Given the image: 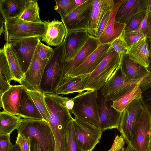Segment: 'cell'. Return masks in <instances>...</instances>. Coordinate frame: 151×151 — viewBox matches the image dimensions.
<instances>
[{
	"label": "cell",
	"instance_id": "obj_35",
	"mask_svg": "<svg viewBox=\"0 0 151 151\" xmlns=\"http://www.w3.org/2000/svg\"><path fill=\"white\" fill-rule=\"evenodd\" d=\"M121 37L126 42L128 49L139 41L145 37L141 32L137 31H124Z\"/></svg>",
	"mask_w": 151,
	"mask_h": 151
},
{
	"label": "cell",
	"instance_id": "obj_2",
	"mask_svg": "<svg viewBox=\"0 0 151 151\" xmlns=\"http://www.w3.org/2000/svg\"><path fill=\"white\" fill-rule=\"evenodd\" d=\"M98 91H86L78 93L73 98L74 105L70 112L74 115L75 119L85 122L100 128Z\"/></svg>",
	"mask_w": 151,
	"mask_h": 151
},
{
	"label": "cell",
	"instance_id": "obj_48",
	"mask_svg": "<svg viewBox=\"0 0 151 151\" xmlns=\"http://www.w3.org/2000/svg\"><path fill=\"white\" fill-rule=\"evenodd\" d=\"M147 41L149 45V64L147 68L149 72L151 73V40L147 39Z\"/></svg>",
	"mask_w": 151,
	"mask_h": 151
},
{
	"label": "cell",
	"instance_id": "obj_25",
	"mask_svg": "<svg viewBox=\"0 0 151 151\" xmlns=\"http://www.w3.org/2000/svg\"><path fill=\"white\" fill-rule=\"evenodd\" d=\"M27 0H0L1 14L5 20L19 17L25 9Z\"/></svg>",
	"mask_w": 151,
	"mask_h": 151
},
{
	"label": "cell",
	"instance_id": "obj_39",
	"mask_svg": "<svg viewBox=\"0 0 151 151\" xmlns=\"http://www.w3.org/2000/svg\"><path fill=\"white\" fill-rule=\"evenodd\" d=\"M15 144L18 145L22 151H30L31 138L22 133H18Z\"/></svg>",
	"mask_w": 151,
	"mask_h": 151
},
{
	"label": "cell",
	"instance_id": "obj_37",
	"mask_svg": "<svg viewBox=\"0 0 151 151\" xmlns=\"http://www.w3.org/2000/svg\"><path fill=\"white\" fill-rule=\"evenodd\" d=\"M135 31L141 32L145 37L151 40V15L148 10L141 24Z\"/></svg>",
	"mask_w": 151,
	"mask_h": 151
},
{
	"label": "cell",
	"instance_id": "obj_31",
	"mask_svg": "<svg viewBox=\"0 0 151 151\" xmlns=\"http://www.w3.org/2000/svg\"><path fill=\"white\" fill-rule=\"evenodd\" d=\"M39 10L37 1L27 0L24 11L19 18L28 22L42 23L40 17Z\"/></svg>",
	"mask_w": 151,
	"mask_h": 151
},
{
	"label": "cell",
	"instance_id": "obj_45",
	"mask_svg": "<svg viewBox=\"0 0 151 151\" xmlns=\"http://www.w3.org/2000/svg\"><path fill=\"white\" fill-rule=\"evenodd\" d=\"M12 86L4 76L0 73V97L11 88Z\"/></svg>",
	"mask_w": 151,
	"mask_h": 151
},
{
	"label": "cell",
	"instance_id": "obj_34",
	"mask_svg": "<svg viewBox=\"0 0 151 151\" xmlns=\"http://www.w3.org/2000/svg\"><path fill=\"white\" fill-rule=\"evenodd\" d=\"M0 73L4 76L10 83L11 80H14L3 48L0 50Z\"/></svg>",
	"mask_w": 151,
	"mask_h": 151
},
{
	"label": "cell",
	"instance_id": "obj_7",
	"mask_svg": "<svg viewBox=\"0 0 151 151\" xmlns=\"http://www.w3.org/2000/svg\"><path fill=\"white\" fill-rule=\"evenodd\" d=\"M78 144L82 151H92L99 142L103 132L98 127L80 119L73 120Z\"/></svg>",
	"mask_w": 151,
	"mask_h": 151
},
{
	"label": "cell",
	"instance_id": "obj_26",
	"mask_svg": "<svg viewBox=\"0 0 151 151\" xmlns=\"http://www.w3.org/2000/svg\"><path fill=\"white\" fill-rule=\"evenodd\" d=\"M127 53L134 60L146 68L149 64V47L145 37L128 48Z\"/></svg>",
	"mask_w": 151,
	"mask_h": 151
},
{
	"label": "cell",
	"instance_id": "obj_42",
	"mask_svg": "<svg viewBox=\"0 0 151 151\" xmlns=\"http://www.w3.org/2000/svg\"><path fill=\"white\" fill-rule=\"evenodd\" d=\"M113 8L107 12L101 22L98 28L95 36V37L97 38L98 39L100 37L106 27Z\"/></svg>",
	"mask_w": 151,
	"mask_h": 151
},
{
	"label": "cell",
	"instance_id": "obj_29",
	"mask_svg": "<svg viewBox=\"0 0 151 151\" xmlns=\"http://www.w3.org/2000/svg\"><path fill=\"white\" fill-rule=\"evenodd\" d=\"M22 118L4 111L0 112V134H10L17 129Z\"/></svg>",
	"mask_w": 151,
	"mask_h": 151
},
{
	"label": "cell",
	"instance_id": "obj_38",
	"mask_svg": "<svg viewBox=\"0 0 151 151\" xmlns=\"http://www.w3.org/2000/svg\"><path fill=\"white\" fill-rule=\"evenodd\" d=\"M39 40L37 47V54L40 58L44 61H48L51 57L53 51V49L45 45Z\"/></svg>",
	"mask_w": 151,
	"mask_h": 151
},
{
	"label": "cell",
	"instance_id": "obj_54",
	"mask_svg": "<svg viewBox=\"0 0 151 151\" xmlns=\"http://www.w3.org/2000/svg\"><path fill=\"white\" fill-rule=\"evenodd\" d=\"M149 149V151H151V124Z\"/></svg>",
	"mask_w": 151,
	"mask_h": 151
},
{
	"label": "cell",
	"instance_id": "obj_13",
	"mask_svg": "<svg viewBox=\"0 0 151 151\" xmlns=\"http://www.w3.org/2000/svg\"><path fill=\"white\" fill-rule=\"evenodd\" d=\"M89 35L87 29L67 32L64 40L63 62H67L76 56L85 44Z\"/></svg>",
	"mask_w": 151,
	"mask_h": 151
},
{
	"label": "cell",
	"instance_id": "obj_19",
	"mask_svg": "<svg viewBox=\"0 0 151 151\" xmlns=\"http://www.w3.org/2000/svg\"><path fill=\"white\" fill-rule=\"evenodd\" d=\"M98 39L89 35L85 44L76 56L64 63V76H65L80 65L99 46Z\"/></svg>",
	"mask_w": 151,
	"mask_h": 151
},
{
	"label": "cell",
	"instance_id": "obj_47",
	"mask_svg": "<svg viewBox=\"0 0 151 151\" xmlns=\"http://www.w3.org/2000/svg\"><path fill=\"white\" fill-rule=\"evenodd\" d=\"M65 103L66 107L70 112L73 109L74 105V101L73 98L70 99L66 97Z\"/></svg>",
	"mask_w": 151,
	"mask_h": 151
},
{
	"label": "cell",
	"instance_id": "obj_16",
	"mask_svg": "<svg viewBox=\"0 0 151 151\" xmlns=\"http://www.w3.org/2000/svg\"><path fill=\"white\" fill-rule=\"evenodd\" d=\"M126 1L115 0L114 6L107 25L98 38L100 45L111 43L122 36L126 25L117 22L115 17L119 9Z\"/></svg>",
	"mask_w": 151,
	"mask_h": 151
},
{
	"label": "cell",
	"instance_id": "obj_46",
	"mask_svg": "<svg viewBox=\"0 0 151 151\" xmlns=\"http://www.w3.org/2000/svg\"><path fill=\"white\" fill-rule=\"evenodd\" d=\"M30 138V151H45L35 139L31 137Z\"/></svg>",
	"mask_w": 151,
	"mask_h": 151
},
{
	"label": "cell",
	"instance_id": "obj_40",
	"mask_svg": "<svg viewBox=\"0 0 151 151\" xmlns=\"http://www.w3.org/2000/svg\"><path fill=\"white\" fill-rule=\"evenodd\" d=\"M111 47L122 56L127 53L128 47L121 36L111 43Z\"/></svg>",
	"mask_w": 151,
	"mask_h": 151
},
{
	"label": "cell",
	"instance_id": "obj_10",
	"mask_svg": "<svg viewBox=\"0 0 151 151\" xmlns=\"http://www.w3.org/2000/svg\"><path fill=\"white\" fill-rule=\"evenodd\" d=\"M142 107L140 99H136L131 102L122 113L118 129L127 144H129L133 135Z\"/></svg>",
	"mask_w": 151,
	"mask_h": 151
},
{
	"label": "cell",
	"instance_id": "obj_8",
	"mask_svg": "<svg viewBox=\"0 0 151 151\" xmlns=\"http://www.w3.org/2000/svg\"><path fill=\"white\" fill-rule=\"evenodd\" d=\"M151 124V115L143 106L129 144L135 151H149Z\"/></svg>",
	"mask_w": 151,
	"mask_h": 151
},
{
	"label": "cell",
	"instance_id": "obj_22",
	"mask_svg": "<svg viewBox=\"0 0 151 151\" xmlns=\"http://www.w3.org/2000/svg\"><path fill=\"white\" fill-rule=\"evenodd\" d=\"M120 65L125 77L129 80L141 79L149 73L146 67L133 59L127 53L122 56Z\"/></svg>",
	"mask_w": 151,
	"mask_h": 151
},
{
	"label": "cell",
	"instance_id": "obj_30",
	"mask_svg": "<svg viewBox=\"0 0 151 151\" xmlns=\"http://www.w3.org/2000/svg\"><path fill=\"white\" fill-rule=\"evenodd\" d=\"M24 88L34 102L44 120L49 124L50 114L45 100V94L39 90H31Z\"/></svg>",
	"mask_w": 151,
	"mask_h": 151
},
{
	"label": "cell",
	"instance_id": "obj_52",
	"mask_svg": "<svg viewBox=\"0 0 151 151\" xmlns=\"http://www.w3.org/2000/svg\"><path fill=\"white\" fill-rule=\"evenodd\" d=\"M125 151H135L134 149L129 144L125 148Z\"/></svg>",
	"mask_w": 151,
	"mask_h": 151
},
{
	"label": "cell",
	"instance_id": "obj_50",
	"mask_svg": "<svg viewBox=\"0 0 151 151\" xmlns=\"http://www.w3.org/2000/svg\"><path fill=\"white\" fill-rule=\"evenodd\" d=\"M10 151H22L19 146L15 144L13 145Z\"/></svg>",
	"mask_w": 151,
	"mask_h": 151
},
{
	"label": "cell",
	"instance_id": "obj_11",
	"mask_svg": "<svg viewBox=\"0 0 151 151\" xmlns=\"http://www.w3.org/2000/svg\"><path fill=\"white\" fill-rule=\"evenodd\" d=\"M41 38L31 37L9 42L15 53L24 74L29 68Z\"/></svg>",
	"mask_w": 151,
	"mask_h": 151
},
{
	"label": "cell",
	"instance_id": "obj_36",
	"mask_svg": "<svg viewBox=\"0 0 151 151\" xmlns=\"http://www.w3.org/2000/svg\"><path fill=\"white\" fill-rule=\"evenodd\" d=\"M147 11L141 12L132 17L126 24L124 31H135L141 24Z\"/></svg>",
	"mask_w": 151,
	"mask_h": 151
},
{
	"label": "cell",
	"instance_id": "obj_1",
	"mask_svg": "<svg viewBox=\"0 0 151 151\" xmlns=\"http://www.w3.org/2000/svg\"><path fill=\"white\" fill-rule=\"evenodd\" d=\"M64 42L53 49L52 55L44 69L39 86L44 93H56L64 77V63L62 61Z\"/></svg>",
	"mask_w": 151,
	"mask_h": 151
},
{
	"label": "cell",
	"instance_id": "obj_17",
	"mask_svg": "<svg viewBox=\"0 0 151 151\" xmlns=\"http://www.w3.org/2000/svg\"><path fill=\"white\" fill-rule=\"evenodd\" d=\"M114 0H93L87 30L89 34L95 37L99 25L107 12L112 9Z\"/></svg>",
	"mask_w": 151,
	"mask_h": 151
},
{
	"label": "cell",
	"instance_id": "obj_20",
	"mask_svg": "<svg viewBox=\"0 0 151 151\" xmlns=\"http://www.w3.org/2000/svg\"><path fill=\"white\" fill-rule=\"evenodd\" d=\"M148 10L147 0H126L118 11L115 20L126 25L134 15L141 12Z\"/></svg>",
	"mask_w": 151,
	"mask_h": 151
},
{
	"label": "cell",
	"instance_id": "obj_27",
	"mask_svg": "<svg viewBox=\"0 0 151 151\" xmlns=\"http://www.w3.org/2000/svg\"><path fill=\"white\" fill-rule=\"evenodd\" d=\"M3 48L14 77V81L21 84L24 73L17 57L9 42H6Z\"/></svg>",
	"mask_w": 151,
	"mask_h": 151
},
{
	"label": "cell",
	"instance_id": "obj_33",
	"mask_svg": "<svg viewBox=\"0 0 151 151\" xmlns=\"http://www.w3.org/2000/svg\"><path fill=\"white\" fill-rule=\"evenodd\" d=\"M73 119L69 123L67 127L66 151H82L79 147L76 140L73 121Z\"/></svg>",
	"mask_w": 151,
	"mask_h": 151
},
{
	"label": "cell",
	"instance_id": "obj_32",
	"mask_svg": "<svg viewBox=\"0 0 151 151\" xmlns=\"http://www.w3.org/2000/svg\"><path fill=\"white\" fill-rule=\"evenodd\" d=\"M56 5L54 7L60 15L61 19L68 15L78 6L75 0H55Z\"/></svg>",
	"mask_w": 151,
	"mask_h": 151
},
{
	"label": "cell",
	"instance_id": "obj_9",
	"mask_svg": "<svg viewBox=\"0 0 151 151\" xmlns=\"http://www.w3.org/2000/svg\"><path fill=\"white\" fill-rule=\"evenodd\" d=\"M97 101L101 131L103 132L108 129H118L122 113L112 106L113 101L106 99L100 90L98 91Z\"/></svg>",
	"mask_w": 151,
	"mask_h": 151
},
{
	"label": "cell",
	"instance_id": "obj_28",
	"mask_svg": "<svg viewBox=\"0 0 151 151\" xmlns=\"http://www.w3.org/2000/svg\"><path fill=\"white\" fill-rule=\"evenodd\" d=\"M140 83L114 100L112 106L122 113L133 100L140 99L141 97L142 91L139 86Z\"/></svg>",
	"mask_w": 151,
	"mask_h": 151
},
{
	"label": "cell",
	"instance_id": "obj_49",
	"mask_svg": "<svg viewBox=\"0 0 151 151\" xmlns=\"http://www.w3.org/2000/svg\"><path fill=\"white\" fill-rule=\"evenodd\" d=\"M5 19L3 17L2 15L1 14V18H0V35L1 34L4 32V26Z\"/></svg>",
	"mask_w": 151,
	"mask_h": 151
},
{
	"label": "cell",
	"instance_id": "obj_3",
	"mask_svg": "<svg viewBox=\"0 0 151 151\" xmlns=\"http://www.w3.org/2000/svg\"><path fill=\"white\" fill-rule=\"evenodd\" d=\"M122 56L111 47L106 56L88 78L86 91H98L105 84L120 64Z\"/></svg>",
	"mask_w": 151,
	"mask_h": 151
},
{
	"label": "cell",
	"instance_id": "obj_18",
	"mask_svg": "<svg viewBox=\"0 0 151 151\" xmlns=\"http://www.w3.org/2000/svg\"><path fill=\"white\" fill-rule=\"evenodd\" d=\"M43 22L45 30L41 37L42 41L50 46H59L63 42L67 33L63 23L56 19Z\"/></svg>",
	"mask_w": 151,
	"mask_h": 151
},
{
	"label": "cell",
	"instance_id": "obj_53",
	"mask_svg": "<svg viewBox=\"0 0 151 151\" xmlns=\"http://www.w3.org/2000/svg\"><path fill=\"white\" fill-rule=\"evenodd\" d=\"M148 2V11L151 15V0H147Z\"/></svg>",
	"mask_w": 151,
	"mask_h": 151
},
{
	"label": "cell",
	"instance_id": "obj_21",
	"mask_svg": "<svg viewBox=\"0 0 151 151\" xmlns=\"http://www.w3.org/2000/svg\"><path fill=\"white\" fill-rule=\"evenodd\" d=\"M23 88L22 85L12 86L0 97V107L4 111L18 116Z\"/></svg>",
	"mask_w": 151,
	"mask_h": 151
},
{
	"label": "cell",
	"instance_id": "obj_44",
	"mask_svg": "<svg viewBox=\"0 0 151 151\" xmlns=\"http://www.w3.org/2000/svg\"><path fill=\"white\" fill-rule=\"evenodd\" d=\"M125 142L122 135H118L116 137L111 147L108 151H120L124 147Z\"/></svg>",
	"mask_w": 151,
	"mask_h": 151
},
{
	"label": "cell",
	"instance_id": "obj_15",
	"mask_svg": "<svg viewBox=\"0 0 151 151\" xmlns=\"http://www.w3.org/2000/svg\"><path fill=\"white\" fill-rule=\"evenodd\" d=\"M48 61H44L40 58L37 54V48L31 64L21 81V85L29 89L40 91L42 76Z\"/></svg>",
	"mask_w": 151,
	"mask_h": 151
},
{
	"label": "cell",
	"instance_id": "obj_4",
	"mask_svg": "<svg viewBox=\"0 0 151 151\" xmlns=\"http://www.w3.org/2000/svg\"><path fill=\"white\" fill-rule=\"evenodd\" d=\"M17 133L35 139L45 151H55V142L49 124L44 120L22 119Z\"/></svg>",
	"mask_w": 151,
	"mask_h": 151
},
{
	"label": "cell",
	"instance_id": "obj_24",
	"mask_svg": "<svg viewBox=\"0 0 151 151\" xmlns=\"http://www.w3.org/2000/svg\"><path fill=\"white\" fill-rule=\"evenodd\" d=\"M18 110L19 114L17 116L20 118L44 120L34 102L24 88L22 93Z\"/></svg>",
	"mask_w": 151,
	"mask_h": 151
},
{
	"label": "cell",
	"instance_id": "obj_23",
	"mask_svg": "<svg viewBox=\"0 0 151 151\" xmlns=\"http://www.w3.org/2000/svg\"><path fill=\"white\" fill-rule=\"evenodd\" d=\"M90 74L74 77L64 76L57 90L58 95H67L86 91L85 87Z\"/></svg>",
	"mask_w": 151,
	"mask_h": 151
},
{
	"label": "cell",
	"instance_id": "obj_41",
	"mask_svg": "<svg viewBox=\"0 0 151 151\" xmlns=\"http://www.w3.org/2000/svg\"><path fill=\"white\" fill-rule=\"evenodd\" d=\"M140 100L143 106L151 115V86L142 92Z\"/></svg>",
	"mask_w": 151,
	"mask_h": 151
},
{
	"label": "cell",
	"instance_id": "obj_6",
	"mask_svg": "<svg viewBox=\"0 0 151 151\" xmlns=\"http://www.w3.org/2000/svg\"><path fill=\"white\" fill-rule=\"evenodd\" d=\"M145 77L137 80H128L124 75L119 64L104 86L100 90L106 99L113 101L140 83Z\"/></svg>",
	"mask_w": 151,
	"mask_h": 151
},
{
	"label": "cell",
	"instance_id": "obj_5",
	"mask_svg": "<svg viewBox=\"0 0 151 151\" xmlns=\"http://www.w3.org/2000/svg\"><path fill=\"white\" fill-rule=\"evenodd\" d=\"M5 39L6 42L15 40L42 37L45 30L44 22L27 21L19 17L5 20Z\"/></svg>",
	"mask_w": 151,
	"mask_h": 151
},
{
	"label": "cell",
	"instance_id": "obj_51",
	"mask_svg": "<svg viewBox=\"0 0 151 151\" xmlns=\"http://www.w3.org/2000/svg\"><path fill=\"white\" fill-rule=\"evenodd\" d=\"M87 0H75V2L78 6L83 4Z\"/></svg>",
	"mask_w": 151,
	"mask_h": 151
},
{
	"label": "cell",
	"instance_id": "obj_14",
	"mask_svg": "<svg viewBox=\"0 0 151 151\" xmlns=\"http://www.w3.org/2000/svg\"><path fill=\"white\" fill-rule=\"evenodd\" d=\"M111 43L100 45L80 65L65 77L90 74L106 56Z\"/></svg>",
	"mask_w": 151,
	"mask_h": 151
},
{
	"label": "cell",
	"instance_id": "obj_12",
	"mask_svg": "<svg viewBox=\"0 0 151 151\" xmlns=\"http://www.w3.org/2000/svg\"><path fill=\"white\" fill-rule=\"evenodd\" d=\"M93 0H87L68 15L61 19L66 30L70 31L87 29Z\"/></svg>",
	"mask_w": 151,
	"mask_h": 151
},
{
	"label": "cell",
	"instance_id": "obj_43",
	"mask_svg": "<svg viewBox=\"0 0 151 151\" xmlns=\"http://www.w3.org/2000/svg\"><path fill=\"white\" fill-rule=\"evenodd\" d=\"M10 134H0V151H10L13 145L10 139Z\"/></svg>",
	"mask_w": 151,
	"mask_h": 151
}]
</instances>
